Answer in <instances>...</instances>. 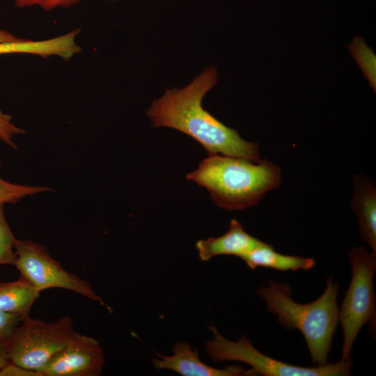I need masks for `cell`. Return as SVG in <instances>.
Masks as SVG:
<instances>
[{
  "label": "cell",
  "instance_id": "cell-1",
  "mask_svg": "<svg viewBox=\"0 0 376 376\" xmlns=\"http://www.w3.org/2000/svg\"><path fill=\"white\" fill-rule=\"evenodd\" d=\"M217 78L215 68H205L186 86L166 89L152 102L147 114L154 127H170L186 134L202 145L209 155L221 153L258 162V144L243 139L235 130L223 124L202 106L204 96L215 86Z\"/></svg>",
  "mask_w": 376,
  "mask_h": 376
},
{
  "label": "cell",
  "instance_id": "cell-2",
  "mask_svg": "<svg viewBox=\"0 0 376 376\" xmlns=\"http://www.w3.org/2000/svg\"><path fill=\"white\" fill-rule=\"evenodd\" d=\"M187 178L205 187L219 207L232 211L256 205L279 185L281 175L277 165L265 159L253 162L217 154L203 159Z\"/></svg>",
  "mask_w": 376,
  "mask_h": 376
},
{
  "label": "cell",
  "instance_id": "cell-3",
  "mask_svg": "<svg viewBox=\"0 0 376 376\" xmlns=\"http://www.w3.org/2000/svg\"><path fill=\"white\" fill-rule=\"evenodd\" d=\"M321 296L308 304H299L292 298L290 285L269 281L256 292L267 309L278 316L279 322L288 329H298L303 335L314 365L327 364L333 336L338 322L337 305L338 285L332 277L327 279Z\"/></svg>",
  "mask_w": 376,
  "mask_h": 376
},
{
  "label": "cell",
  "instance_id": "cell-4",
  "mask_svg": "<svg viewBox=\"0 0 376 376\" xmlns=\"http://www.w3.org/2000/svg\"><path fill=\"white\" fill-rule=\"evenodd\" d=\"M348 260L352 278L339 308L338 317L343 331L341 361L350 359L353 343L364 324L370 322L375 328L373 278L376 270V251L357 246L350 251Z\"/></svg>",
  "mask_w": 376,
  "mask_h": 376
},
{
  "label": "cell",
  "instance_id": "cell-5",
  "mask_svg": "<svg viewBox=\"0 0 376 376\" xmlns=\"http://www.w3.org/2000/svg\"><path fill=\"white\" fill-rule=\"evenodd\" d=\"M213 338L206 342L205 348L211 360L218 363L237 361L249 365L248 375L263 376H346L350 375L352 361H340L312 368L286 363L267 356L256 349L251 341L242 336L237 341L224 337L215 326L208 327Z\"/></svg>",
  "mask_w": 376,
  "mask_h": 376
},
{
  "label": "cell",
  "instance_id": "cell-6",
  "mask_svg": "<svg viewBox=\"0 0 376 376\" xmlns=\"http://www.w3.org/2000/svg\"><path fill=\"white\" fill-rule=\"evenodd\" d=\"M73 331L69 317L46 322L29 316L7 339L10 361L42 373L65 346Z\"/></svg>",
  "mask_w": 376,
  "mask_h": 376
},
{
  "label": "cell",
  "instance_id": "cell-7",
  "mask_svg": "<svg viewBox=\"0 0 376 376\" xmlns=\"http://www.w3.org/2000/svg\"><path fill=\"white\" fill-rule=\"evenodd\" d=\"M14 246L17 256L15 267L19 272L20 276L40 292L50 288H63L77 292L102 306L106 305L88 282L65 269L51 256L45 245L29 240L16 239Z\"/></svg>",
  "mask_w": 376,
  "mask_h": 376
},
{
  "label": "cell",
  "instance_id": "cell-8",
  "mask_svg": "<svg viewBox=\"0 0 376 376\" xmlns=\"http://www.w3.org/2000/svg\"><path fill=\"white\" fill-rule=\"evenodd\" d=\"M104 363L98 340L73 331L63 349L42 370L43 376H99Z\"/></svg>",
  "mask_w": 376,
  "mask_h": 376
},
{
  "label": "cell",
  "instance_id": "cell-9",
  "mask_svg": "<svg viewBox=\"0 0 376 376\" xmlns=\"http://www.w3.org/2000/svg\"><path fill=\"white\" fill-rule=\"evenodd\" d=\"M173 354L152 358L157 369H168L182 376H241L248 375L240 366H228L223 369L211 367L200 360L197 349L185 341H179L172 348Z\"/></svg>",
  "mask_w": 376,
  "mask_h": 376
},
{
  "label": "cell",
  "instance_id": "cell-10",
  "mask_svg": "<svg viewBox=\"0 0 376 376\" xmlns=\"http://www.w3.org/2000/svg\"><path fill=\"white\" fill-rule=\"evenodd\" d=\"M264 242L246 233L241 224L236 219H232L229 230L218 237H209L199 240L196 243L198 256L202 261H208L212 258L221 256H235L242 258L245 254Z\"/></svg>",
  "mask_w": 376,
  "mask_h": 376
},
{
  "label": "cell",
  "instance_id": "cell-11",
  "mask_svg": "<svg viewBox=\"0 0 376 376\" xmlns=\"http://www.w3.org/2000/svg\"><path fill=\"white\" fill-rule=\"evenodd\" d=\"M79 29L65 34L43 40H31L21 38L19 40L0 42V55L9 54H29L47 58L58 56L69 60L80 53L81 47L76 38Z\"/></svg>",
  "mask_w": 376,
  "mask_h": 376
},
{
  "label": "cell",
  "instance_id": "cell-12",
  "mask_svg": "<svg viewBox=\"0 0 376 376\" xmlns=\"http://www.w3.org/2000/svg\"><path fill=\"white\" fill-rule=\"evenodd\" d=\"M351 207L357 215L362 240L376 251V189L368 180L356 178Z\"/></svg>",
  "mask_w": 376,
  "mask_h": 376
},
{
  "label": "cell",
  "instance_id": "cell-13",
  "mask_svg": "<svg viewBox=\"0 0 376 376\" xmlns=\"http://www.w3.org/2000/svg\"><path fill=\"white\" fill-rule=\"evenodd\" d=\"M241 259L252 269L262 267L280 271L308 270L315 263L311 258L277 253L272 245L265 242L248 252Z\"/></svg>",
  "mask_w": 376,
  "mask_h": 376
},
{
  "label": "cell",
  "instance_id": "cell-14",
  "mask_svg": "<svg viewBox=\"0 0 376 376\" xmlns=\"http://www.w3.org/2000/svg\"><path fill=\"white\" fill-rule=\"evenodd\" d=\"M40 294L38 289L21 276L15 281L0 282V311L17 315L23 320L29 316Z\"/></svg>",
  "mask_w": 376,
  "mask_h": 376
},
{
  "label": "cell",
  "instance_id": "cell-15",
  "mask_svg": "<svg viewBox=\"0 0 376 376\" xmlns=\"http://www.w3.org/2000/svg\"><path fill=\"white\" fill-rule=\"evenodd\" d=\"M1 164L0 159V165ZM52 191L53 189L46 186H30L12 183L0 176V205L15 203L27 196Z\"/></svg>",
  "mask_w": 376,
  "mask_h": 376
},
{
  "label": "cell",
  "instance_id": "cell-16",
  "mask_svg": "<svg viewBox=\"0 0 376 376\" xmlns=\"http://www.w3.org/2000/svg\"><path fill=\"white\" fill-rule=\"evenodd\" d=\"M15 237L6 221L3 204L0 205V265H15L17 256L15 251Z\"/></svg>",
  "mask_w": 376,
  "mask_h": 376
},
{
  "label": "cell",
  "instance_id": "cell-17",
  "mask_svg": "<svg viewBox=\"0 0 376 376\" xmlns=\"http://www.w3.org/2000/svg\"><path fill=\"white\" fill-rule=\"evenodd\" d=\"M24 130L17 127L12 122V116L3 113L0 109V139L10 147L17 150V147L13 141L15 135L24 134Z\"/></svg>",
  "mask_w": 376,
  "mask_h": 376
},
{
  "label": "cell",
  "instance_id": "cell-18",
  "mask_svg": "<svg viewBox=\"0 0 376 376\" xmlns=\"http://www.w3.org/2000/svg\"><path fill=\"white\" fill-rule=\"evenodd\" d=\"M352 47L356 58L361 65V68L363 69L365 74L368 76L372 85L375 87V86L373 84V81L375 84V79L373 78V75L375 76V72H373L367 64L368 62V63L375 66V56L365 45L363 41H354V46Z\"/></svg>",
  "mask_w": 376,
  "mask_h": 376
},
{
  "label": "cell",
  "instance_id": "cell-19",
  "mask_svg": "<svg viewBox=\"0 0 376 376\" xmlns=\"http://www.w3.org/2000/svg\"><path fill=\"white\" fill-rule=\"evenodd\" d=\"M80 0H15L18 8L38 6L42 8L49 10L58 7L67 8L71 6Z\"/></svg>",
  "mask_w": 376,
  "mask_h": 376
},
{
  "label": "cell",
  "instance_id": "cell-20",
  "mask_svg": "<svg viewBox=\"0 0 376 376\" xmlns=\"http://www.w3.org/2000/svg\"><path fill=\"white\" fill-rule=\"evenodd\" d=\"M22 321L17 315L0 311V338L7 340Z\"/></svg>",
  "mask_w": 376,
  "mask_h": 376
},
{
  "label": "cell",
  "instance_id": "cell-21",
  "mask_svg": "<svg viewBox=\"0 0 376 376\" xmlns=\"http://www.w3.org/2000/svg\"><path fill=\"white\" fill-rule=\"evenodd\" d=\"M0 376H42V375L38 371L8 361L0 368Z\"/></svg>",
  "mask_w": 376,
  "mask_h": 376
},
{
  "label": "cell",
  "instance_id": "cell-22",
  "mask_svg": "<svg viewBox=\"0 0 376 376\" xmlns=\"http://www.w3.org/2000/svg\"><path fill=\"white\" fill-rule=\"evenodd\" d=\"M10 361L7 340L0 338V368L7 362Z\"/></svg>",
  "mask_w": 376,
  "mask_h": 376
},
{
  "label": "cell",
  "instance_id": "cell-23",
  "mask_svg": "<svg viewBox=\"0 0 376 376\" xmlns=\"http://www.w3.org/2000/svg\"><path fill=\"white\" fill-rule=\"evenodd\" d=\"M20 39L21 38L13 35L12 33L0 29V42L16 41Z\"/></svg>",
  "mask_w": 376,
  "mask_h": 376
},
{
  "label": "cell",
  "instance_id": "cell-24",
  "mask_svg": "<svg viewBox=\"0 0 376 376\" xmlns=\"http://www.w3.org/2000/svg\"><path fill=\"white\" fill-rule=\"evenodd\" d=\"M110 1H117V0H110Z\"/></svg>",
  "mask_w": 376,
  "mask_h": 376
}]
</instances>
